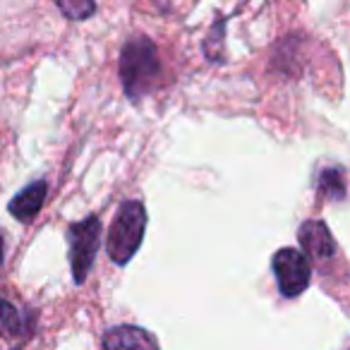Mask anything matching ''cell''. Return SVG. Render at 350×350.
Listing matches in <instances>:
<instances>
[{"mask_svg":"<svg viewBox=\"0 0 350 350\" xmlns=\"http://www.w3.org/2000/svg\"><path fill=\"white\" fill-rule=\"evenodd\" d=\"M118 72H120L122 92L132 103L144 98L159 84L161 77L159 51H156L154 41L144 34L130 36L120 49Z\"/></svg>","mask_w":350,"mask_h":350,"instance_id":"1","label":"cell"},{"mask_svg":"<svg viewBox=\"0 0 350 350\" xmlns=\"http://www.w3.org/2000/svg\"><path fill=\"white\" fill-rule=\"evenodd\" d=\"M146 230V209L139 200H127L118 206L106 235V252L113 264L125 267L139 250Z\"/></svg>","mask_w":350,"mask_h":350,"instance_id":"2","label":"cell"},{"mask_svg":"<svg viewBox=\"0 0 350 350\" xmlns=\"http://www.w3.org/2000/svg\"><path fill=\"white\" fill-rule=\"evenodd\" d=\"M101 219L98 216H87L68 228V257L70 269H72V281L82 286L89 278V271L94 269V259L98 254L101 245Z\"/></svg>","mask_w":350,"mask_h":350,"instance_id":"3","label":"cell"},{"mask_svg":"<svg viewBox=\"0 0 350 350\" xmlns=\"http://www.w3.org/2000/svg\"><path fill=\"white\" fill-rule=\"evenodd\" d=\"M271 269L283 297H297L312 281V264L295 247H281L271 257Z\"/></svg>","mask_w":350,"mask_h":350,"instance_id":"4","label":"cell"},{"mask_svg":"<svg viewBox=\"0 0 350 350\" xmlns=\"http://www.w3.org/2000/svg\"><path fill=\"white\" fill-rule=\"evenodd\" d=\"M297 240L302 245V254H305L307 262H319L326 264L336 257V240L331 235V230L326 228L324 221L310 219L300 226L297 230Z\"/></svg>","mask_w":350,"mask_h":350,"instance_id":"5","label":"cell"},{"mask_svg":"<svg viewBox=\"0 0 350 350\" xmlns=\"http://www.w3.org/2000/svg\"><path fill=\"white\" fill-rule=\"evenodd\" d=\"M103 350H161L154 334L135 324H116L101 338Z\"/></svg>","mask_w":350,"mask_h":350,"instance_id":"6","label":"cell"},{"mask_svg":"<svg viewBox=\"0 0 350 350\" xmlns=\"http://www.w3.org/2000/svg\"><path fill=\"white\" fill-rule=\"evenodd\" d=\"M46 190H49L46 180H34L31 185H27L25 190L17 192V195L10 200V204H8L12 219L22 221V224L34 221L46 202Z\"/></svg>","mask_w":350,"mask_h":350,"instance_id":"7","label":"cell"},{"mask_svg":"<svg viewBox=\"0 0 350 350\" xmlns=\"http://www.w3.org/2000/svg\"><path fill=\"white\" fill-rule=\"evenodd\" d=\"M0 331L12 338H20L27 334V317L20 312V307H15L10 300L0 297Z\"/></svg>","mask_w":350,"mask_h":350,"instance_id":"8","label":"cell"},{"mask_svg":"<svg viewBox=\"0 0 350 350\" xmlns=\"http://www.w3.org/2000/svg\"><path fill=\"white\" fill-rule=\"evenodd\" d=\"M319 192L326 195L334 202H343L345 200V175L343 168H326L319 175Z\"/></svg>","mask_w":350,"mask_h":350,"instance_id":"9","label":"cell"},{"mask_svg":"<svg viewBox=\"0 0 350 350\" xmlns=\"http://www.w3.org/2000/svg\"><path fill=\"white\" fill-rule=\"evenodd\" d=\"M55 8L72 22H82L96 12V3L94 0H58Z\"/></svg>","mask_w":350,"mask_h":350,"instance_id":"10","label":"cell"},{"mask_svg":"<svg viewBox=\"0 0 350 350\" xmlns=\"http://www.w3.org/2000/svg\"><path fill=\"white\" fill-rule=\"evenodd\" d=\"M3 259H5V238L0 233V267H3Z\"/></svg>","mask_w":350,"mask_h":350,"instance_id":"11","label":"cell"},{"mask_svg":"<svg viewBox=\"0 0 350 350\" xmlns=\"http://www.w3.org/2000/svg\"><path fill=\"white\" fill-rule=\"evenodd\" d=\"M15 350H17V348H15Z\"/></svg>","mask_w":350,"mask_h":350,"instance_id":"12","label":"cell"}]
</instances>
